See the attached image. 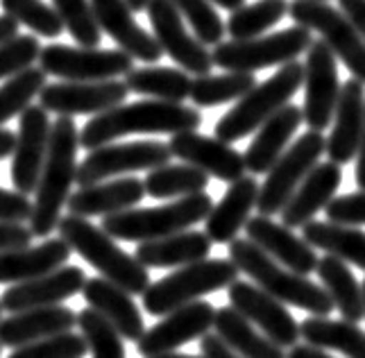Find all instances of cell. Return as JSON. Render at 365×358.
I'll return each mask as SVG.
<instances>
[{"label": "cell", "mask_w": 365, "mask_h": 358, "mask_svg": "<svg viewBox=\"0 0 365 358\" xmlns=\"http://www.w3.org/2000/svg\"><path fill=\"white\" fill-rule=\"evenodd\" d=\"M202 116L193 107L166 100H138L132 105H116L96 116L82 127L80 145L96 150L128 134H180L195 132Z\"/></svg>", "instance_id": "6da1fadb"}, {"label": "cell", "mask_w": 365, "mask_h": 358, "mask_svg": "<svg viewBox=\"0 0 365 358\" xmlns=\"http://www.w3.org/2000/svg\"><path fill=\"white\" fill-rule=\"evenodd\" d=\"M80 132L71 116H59L53 123L48 140V155L41 168L39 186L34 190V209L30 229L34 236H50L61 220V209L71 198V186L78 175Z\"/></svg>", "instance_id": "7a4b0ae2"}, {"label": "cell", "mask_w": 365, "mask_h": 358, "mask_svg": "<svg viewBox=\"0 0 365 358\" xmlns=\"http://www.w3.org/2000/svg\"><path fill=\"white\" fill-rule=\"evenodd\" d=\"M230 259L238 272L247 275L261 290H266L282 304H291L311 315H331L336 309L322 284L311 281L307 275L288 270L247 238H234L230 242Z\"/></svg>", "instance_id": "3957f363"}, {"label": "cell", "mask_w": 365, "mask_h": 358, "mask_svg": "<svg viewBox=\"0 0 365 358\" xmlns=\"http://www.w3.org/2000/svg\"><path fill=\"white\" fill-rule=\"evenodd\" d=\"M59 238L66 240L71 252H78L91 267L100 272V277L109 279L111 284L125 288L130 295H143L150 286V275L143 263L136 257L123 252L103 227H96L89 218L82 215H64L57 225Z\"/></svg>", "instance_id": "277c9868"}, {"label": "cell", "mask_w": 365, "mask_h": 358, "mask_svg": "<svg viewBox=\"0 0 365 358\" xmlns=\"http://www.w3.org/2000/svg\"><path fill=\"white\" fill-rule=\"evenodd\" d=\"M302 84H304V63L297 59L284 63L272 78L257 84L241 100H236V105L216 123V138L234 143L257 132L263 123L291 102Z\"/></svg>", "instance_id": "5b68a950"}, {"label": "cell", "mask_w": 365, "mask_h": 358, "mask_svg": "<svg viewBox=\"0 0 365 358\" xmlns=\"http://www.w3.org/2000/svg\"><path fill=\"white\" fill-rule=\"evenodd\" d=\"M213 209V200L205 193L178 198L166 207L153 209H128L120 213H111L103 218L105 232L111 238L130 240V242H145L166 238L170 234L186 232L188 227L207 220Z\"/></svg>", "instance_id": "8992f818"}, {"label": "cell", "mask_w": 365, "mask_h": 358, "mask_svg": "<svg viewBox=\"0 0 365 358\" xmlns=\"http://www.w3.org/2000/svg\"><path fill=\"white\" fill-rule=\"evenodd\" d=\"M236 279L238 267L232 259H202L188 263L145 288L143 309L150 315L163 317L184 304L197 302L209 292L230 288Z\"/></svg>", "instance_id": "52a82bcc"}, {"label": "cell", "mask_w": 365, "mask_h": 358, "mask_svg": "<svg viewBox=\"0 0 365 358\" xmlns=\"http://www.w3.org/2000/svg\"><path fill=\"white\" fill-rule=\"evenodd\" d=\"M311 30L295 25L277 34L257 36V39L243 41H220L213 46V66L222 71L236 73H255L270 66H284L288 61H295L302 53H307L311 46Z\"/></svg>", "instance_id": "ba28073f"}, {"label": "cell", "mask_w": 365, "mask_h": 358, "mask_svg": "<svg viewBox=\"0 0 365 358\" xmlns=\"http://www.w3.org/2000/svg\"><path fill=\"white\" fill-rule=\"evenodd\" d=\"M288 14L295 25L318 32L336 59H341L347 71L365 84V41L343 11L334 9L327 0H293Z\"/></svg>", "instance_id": "9c48e42d"}, {"label": "cell", "mask_w": 365, "mask_h": 358, "mask_svg": "<svg viewBox=\"0 0 365 358\" xmlns=\"http://www.w3.org/2000/svg\"><path fill=\"white\" fill-rule=\"evenodd\" d=\"M327 148V138L322 132L309 130L302 134L291 148L274 161L272 168L266 173V182L259 186L257 211L259 215H274L282 213L286 202L293 198L297 186L304 182V177L316 168L318 159Z\"/></svg>", "instance_id": "30bf717a"}, {"label": "cell", "mask_w": 365, "mask_h": 358, "mask_svg": "<svg viewBox=\"0 0 365 358\" xmlns=\"http://www.w3.org/2000/svg\"><path fill=\"white\" fill-rule=\"evenodd\" d=\"M39 68L46 75L64 82H103L116 80L134 71V57L125 50H100V48H71L64 44H50L41 48Z\"/></svg>", "instance_id": "8fae6325"}, {"label": "cell", "mask_w": 365, "mask_h": 358, "mask_svg": "<svg viewBox=\"0 0 365 358\" xmlns=\"http://www.w3.org/2000/svg\"><path fill=\"white\" fill-rule=\"evenodd\" d=\"M173 159L168 143L161 140H132V143H107L96 150H89L86 159L78 163L75 184L91 186L105 179L138 173V170H155L159 165H166Z\"/></svg>", "instance_id": "7c38bea8"}, {"label": "cell", "mask_w": 365, "mask_h": 358, "mask_svg": "<svg viewBox=\"0 0 365 358\" xmlns=\"http://www.w3.org/2000/svg\"><path fill=\"white\" fill-rule=\"evenodd\" d=\"M338 96H341V82H338L336 55L322 39L311 41L304 63V107H302V116L309 130H329Z\"/></svg>", "instance_id": "4fadbf2b"}, {"label": "cell", "mask_w": 365, "mask_h": 358, "mask_svg": "<svg viewBox=\"0 0 365 358\" xmlns=\"http://www.w3.org/2000/svg\"><path fill=\"white\" fill-rule=\"evenodd\" d=\"M145 11L163 55L178 61L186 73L195 75V78L197 75H209V71L213 68V57L207 46L186 30L184 16L173 0H150Z\"/></svg>", "instance_id": "5bb4252c"}, {"label": "cell", "mask_w": 365, "mask_h": 358, "mask_svg": "<svg viewBox=\"0 0 365 358\" xmlns=\"http://www.w3.org/2000/svg\"><path fill=\"white\" fill-rule=\"evenodd\" d=\"M132 91L120 80L103 82H55L46 84L39 93V107L55 111L57 116H84L103 113L116 105H123Z\"/></svg>", "instance_id": "9a60e30c"}, {"label": "cell", "mask_w": 365, "mask_h": 358, "mask_svg": "<svg viewBox=\"0 0 365 358\" xmlns=\"http://www.w3.org/2000/svg\"><path fill=\"white\" fill-rule=\"evenodd\" d=\"M230 304L238 313H243L252 324L261 329L272 342H277L284 349H291L299 340V324L288 313L286 304L268 295L257 284L250 281H234L227 288Z\"/></svg>", "instance_id": "2e32d148"}, {"label": "cell", "mask_w": 365, "mask_h": 358, "mask_svg": "<svg viewBox=\"0 0 365 358\" xmlns=\"http://www.w3.org/2000/svg\"><path fill=\"white\" fill-rule=\"evenodd\" d=\"M213 319H216V309L209 302L197 300L184 304L168 315H163L161 322H157L153 329H148L136 340V349L145 358L175 352L182 344L200 340L205 334H209L213 329Z\"/></svg>", "instance_id": "e0dca14e"}, {"label": "cell", "mask_w": 365, "mask_h": 358, "mask_svg": "<svg viewBox=\"0 0 365 358\" xmlns=\"http://www.w3.org/2000/svg\"><path fill=\"white\" fill-rule=\"evenodd\" d=\"M53 123L43 107H28L21 113L16 148L11 155V182L19 193L30 195L39 186L41 168L48 155V140Z\"/></svg>", "instance_id": "ac0fdd59"}, {"label": "cell", "mask_w": 365, "mask_h": 358, "mask_svg": "<svg viewBox=\"0 0 365 358\" xmlns=\"http://www.w3.org/2000/svg\"><path fill=\"white\" fill-rule=\"evenodd\" d=\"M86 284V275L78 265H61L53 272H46L41 277H34L30 281L9 286L0 304L7 313H19L28 309H41V306H57L66 302L68 297L82 292Z\"/></svg>", "instance_id": "d6986e66"}, {"label": "cell", "mask_w": 365, "mask_h": 358, "mask_svg": "<svg viewBox=\"0 0 365 358\" xmlns=\"http://www.w3.org/2000/svg\"><path fill=\"white\" fill-rule=\"evenodd\" d=\"M170 152L182 163H191L195 168L205 170L209 177H216L220 182H236L245 170V157L230 143L220 138L205 136L195 132H180L170 138Z\"/></svg>", "instance_id": "ffe728a7"}, {"label": "cell", "mask_w": 365, "mask_h": 358, "mask_svg": "<svg viewBox=\"0 0 365 358\" xmlns=\"http://www.w3.org/2000/svg\"><path fill=\"white\" fill-rule=\"evenodd\" d=\"M247 240L259 245L274 261L299 275H311L318 267V254L304 238H297L291 227L274 223L268 215H255L245 223Z\"/></svg>", "instance_id": "44dd1931"}, {"label": "cell", "mask_w": 365, "mask_h": 358, "mask_svg": "<svg viewBox=\"0 0 365 358\" xmlns=\"http://www.w3.org/2000/svg\"><path fill=\"white\" fill-rule=\"evenodd\" d=\"M91 7L103 34L111 36L130 57L145 63H155L163 57V50L157 44L155 34H148L136 23L128 0H91Z\"/></svg>", "instance_id": "7402d4cb"}, {"label": "cell", "mask_w": 365, "mask_h": 358, "mask_svg": "<svg viewBox=\"0 0 365 358\" xmlns=\"http://www.w3.org/2000/svg\"><path fill=\"white\" fill-rule=\"evenodd\" d=\"M365 125V84L356 78L347 80L345 86H341L338 105L334 111L331 132L327 138L324 152L329 155V161L345 165L359 155L361 136Z\"/></svg>", "instance_id": "603a6c76"}, {"label": "cell", "mask_w": 365, "mask_h": 358, "mask_svg": "<svg viewBox=\"0 0 365 358\" xmlns=\"http://www.w3.org/2000/svg\"><path fill=\"white\" fill-rule=\"evenodd\" d=\"M75 324H78V315L61 304L19 311L0 319V344L16 349L50 336L66 334L73 331Z\"/></svg>", "instance_id": "cb8c5ba5"}, {"label": "cell", "mask_w": 365, "mask_h": 358, "mask_svg": "<svg viewBox=\"0 0 365 358\" xmlns=\"http://www.w3.org/2000/svg\"><path fill=\"white\" fill-rule=\"evenodd\" d=\"M341 182H343L341 165L334 161L318 163L304 177V182L297 186L293 198L282 209V225L295 229L311 223L313 215L327 209V204L336 198V190L341 186Z\"/></svg>", "instance_id": "d4e9b609"}, {"label": "cell", "mask_w": 365, "mask_h": 358, "mask_svg": "<svg viewBox=\"0 0 365 358\" xmlns=\"http://www.w3.org/2000/svg\"><path fill=\"white\" fill-rule=\"evenodd\" d=\"M82 295L86 304L103 315L125 340L136 342L145 334L143 315L125 288L111 284L105 277H96V279H86Z\"/></svg>", "instance_id": "484cf974"}, {"label": "cell", "mask_w": 365, "mask_h": 358, "mask_svg": "<svg viewBox=\"0 0 365 358\" xmlns=\"http://www.w3.org/2000/svg\"><path fill=\"white\" fill-rule=\"evenodd\" d=\"M145 198V184L136 177L111 179L91 186H80V190L68 198L66 207L73 215L93 218V215H111L136 207Z\"/></svg>", "instance_id": "4316f807"}, {"label": "cell", "mask_w": 365, "mask_h": 358, "mask_svg": "<svg viewBox=\"0 0 365 358\" xmlns=\"http://www.w3.org/2000/svg\"><path fill=\"white\" fill-rule=\"evenodd\" d=\"M259 198V184L255 177L243 175L241 179L230 184L227 193L211 209V213L205 220V234L211 238V242H232L241 229H245V223L250 220L252 209L257 207Z\"/></svg>", "instance_id": "83f0119b"}, {"label": "cell", "mask_w": 365, "mask_h": 358, "mask_svg": "<svg viewBox=\"0 0 365 358\" xmlns=\"http://www.w3.org/2000/svg\"><path fill=\"white\" fill-rule=\"evenodd\" d=\"M302 123H304L302 107H295V105H286L277 111L272 118H268L257 130L255 140H252L247 152L243 155L245 170L252 175L268 173L274 165V161L286 152L288 143H291L293 134L299 130Z\"/></svg>", "instance_id": "f1b7e54d"}, {"label": "cell", "mask_w": 365, "mask_h": 358, "mask_svg": "<svg viewBox=\"0 0 365 358\" xmlns=\"http://www.w3.org/2000/svg\"><path fill=\"white\" fill-rule=\"evenodd\" d=\"M71 247L64 238H48L41 245L0 252V284H21L66 265Z\"/></svg>", "instance_id": "f546056e"}, {"label": "cell", "mask_w": 365, "mask_h": 358, "mask_svg": "<svg viewBox=\"0 0 365 358\" xmlns=\"http://www.w3.org/2000/svg\"><path fill=\"white\" fill-rule=\"evenodd\" d=\"M211 238L202 232H178L166 238L145 240L136 247L134 257L138 263L150 267H182L188 263L202 261L211 252Z\"/></svg>", "instance_id": "4dcf8cb0"}, {"label": "cell", "mask_w": 365, "mask_h": 358, "mask_svg": "<svg viewBox=\"0 0 365 358\" xmlns=\"http://www.w3.org/2000/svg\"><path fill=\"white\" fill-rule=\"evenodd\" d=\"M299 338L324 352H341L347 358H365V331L347 319L311 315L299 322Z\"/></svg>", "instance_id": "1f68e13d"}, {"label": "cell", "mask_w": 365, "mask_h": 358, "mask_svg": "<svg viewBox=\"0 0 365 358\" xmlns=\"http://www.w3.org/2000/svg\"><path fill=\"white\" fill-rule=\"evenodd\" d=\"M213 329L227 342V347L245 358H286L284 347L272 342L266 334H259L257 327L243 313H238L232 304L216 311Z\"/></svg>", "instance_id": "d6a6232c"}, {"label": "cell", "mask_w": 365, "mask_h": 358, "mask_svg": "<svg viewBox=\"0 0 365 358\" xmlns=\"http://www.w3.org/2000/svg\"><path fill=\"white\" fill-rule=\"evenodd\" d=\"M302 238H304L313 250H324L331 257L351 263L365 270V232L354 225L341 223H318L311 220L302 227Z\"/></svg>", "instance_id": "836d02e7"}, {"label": "cell", "mask_w": 365, "mask_h": 358, "mask_svg": "<svg viewBox=\"0 0 365 358\" xmlns=\"http://www.w3.org/2000/svg\"><path fill=\"white\" fill-rule=\"evenodd\" d=\"M316 272L322 281V288L329 292L334 306L341 311L343 319L359 324L365 317V304H363V288L356 281L354 272L349 270L347 263L327 254L318 261Z\"/></svg>", "instance_id": "e575fe53"}, {"label": "cell", "mask_w": 365, "mask_h": 358, "mask_svg": "<svg viewBox=\"0 0 365 358\" xmlns=\"http://www.w3.org/2000/svg\"><path fill=\"white\" fill-rule=\"evenodd\" d=\"M125 84L132 93H141L153 100H166V102H184L191 98V73L184 68H170V66H145L134 68L125 75Z\"/></svg>", "instance_id": "d590c367"}, {"label": "cell", "mask_w": 365, "mask_h": 358, "mask_svg": "<svg viewBox=\"0 0 365 358\" xmlns=\"http://www.w3.org/2000/svg\"><path fill=\"white\" fill-rule=\"evenodd\" d=\"M145 193L157 200H178L202 193L209 186V175L191 163H166L150 170L143 179Z\"/></svg>", "instance_id": "8d00e7d4"}, {"label": "cell", "mask_w": 365, "mask_h": 358, "mask_svg": "<svg viewBox=\"0 0 365 358\" xmlns=\"http://www.w3.org/2000/svg\"><path fill=\"white\" fill-rule=\"evenodd\" d=\"M255 86V73L227 71L225 75H197L191 84V100L195 102V107H218L225 102L241 100Z\"/></svg>", "instance_id": "74e56055"}, {"label": "cell", "mask_w": 365, "mask_h": 358, "mask_svg": "<svg viewBox=\"0 0 365 358\" xmlns=\"http://www.w3.org/2000/svg\"><path fill=\"white\" fill-rule=\"evenodd\" d=\"M288 14V3L286 0H259L255 5H243L227 21V34L232 39L243 41V39H257L266 30L274 28L284 16Z\"/></svg>", "instance_id": "f35d334b"}, {"label": "cell", "mask_w": 365, "mask_h": 358, "mask_svg": "<svg viewBox=\"0 0 365 358\" xmlns=\"http://www.w3.org/2000/svg\"><path fill=\"white\" fill-rule=\"evenodd\" d=\"M46 73L41 68H25L14 78H9L0 86V125H5L14 116L30 107V102L43 91Z\"/></svg>", "instance_id": "ab89813d"}, {"label": "cell", "mask_w": 365, "mask_h": 358, "mask_svg": "<svg viewBox=\"0 0 365 358\" xmlns=\"http://www.w3.org/2000/svg\"><path fill=\"white\" fill-rule=\"evenodd\" d=\"M53 7L59 14L64 30L82 48H98L103 41V30L96 21L91 0H53Z\"/></svg>", "instance_id": "60d3db41"}, {"label": "cell", "mask_w": 365, "mask_h": 358, "mask_svg": "<svg viewBox=\"0 0 365 358\" xmlns=\"http://www.w3.org/2000/svg\"><path fill=\"white\" fill-rule=\"evenodd\" d=\"M0 7L7 16L23 23L34 34L46 36V39H55L64 32V23H61L55 7L46 5L43 0H0Z\"/></svg>", "instance_id": "b9f144b4"}, {"label": "cell", "mask_w": 365, "mask_h": 358, "mask_svg": "<svg viewBox=\"0 0 365 358\" xmlns=\"http://www.w3.org/2000/svg\"><path fill=\"white\" fill-rule=\"evenodd\" d=\"M78 327L93 358H125L123 336L91 306L78 313Z\"/></svg>", "instance_id": "7bdbcfd3"}, {"label": "cell", "mask_w": 365, "mask_h": 358, "mask_svg": "<svg viewBox=\"0 0 365 358\" xmlns=\"http://www.w3.org/2000/svg\"><path fill=\"white\" fill-rule=\"evenodd\" d=\"M173 3L193 28L197 41H202L205 46H218L222 41L227 28L218 16L216 7L211 5V0H173Z\"/></svg>", "instance_id": "ee69618b"}, {"label": "cell", "mask_w": 365, "mask_h": 358, "mask_svg": "<svg viewBox=\"0 0 365 358\" xmlns=\"http://www.w3.org/2000/svg\"><path fill=\"white\" fill-rule=\"evenodd\" d=\"M86 354H89V344L84 336H75L73 331H66V334L16 347L14 354H9L7 358H84Z\"/></svg>", "instance_id": "f6af8a7d"}, {"label": "cell", "mask_w": 365, "mask_h": 358, "mask_svg": "<svg viewBox=\"0 0 365 358\" xmlns=\"http://www.w3.org/2000/svg\"><path fill=\"white\" fill-rule=\"evenodd\" d=\"M41 46L34 34H16L14 39L0 44V80H9L21 71L30 68L39 59Z\"/></svg>", "instance_id": "bcb514c9"}, {"label": "cell", "mask_w": 365, "mask_h": 358, "mask_svg": "<svg viewBox=\"0 0 365 358\" xmlns=\"http://www.w3.org/2000/svg\"><path fill=\"white\" fill-rule=\"evenodd\" d=\"M327 218L331 223H341V225H365V190L359 193H349L334 198L327 204Z\"/></svg>", "instance_id": "7dc6e473"}, {"label": "cell", "mask_w": 365, "mask_h": 358, "mask_svg": "<svg viewBox=\"0 0 365 358\" xmlns=\"http://www.w3.org/2000/svg\"><path fill=\"white\" fill-rule=\"evenodd\" d=\"M32 209L34 202H30V198L25 193L0 188V220L25 223L32 218Z\"/></svg>", "instance_id": "c3c4849f"}, {"label": "cell", "mask_w": 365, "mask_h": 358, "mask_svg": "<svg viewBox=\"0 0 365 358\" xmlns=\"http://www.w3.org/2000/svg\"><path fill=\"white\" fill-rule=\"evenodd\" d=\"M32 238H34L32 229L25 227L23 223L0 220V252L30 247L32 245Z\"/></svg>", "instance_id": "681fc988"}, {"label": "cell", "mask_w": 365, "mask_h": 358, "mask_svg": "<svg viewBox=\"0 0 365 358\" xmlns=\"http://www.w3.org/2000/svg\"><path fill=\"white\" fill-rule=\"evenodd\" d=\"M200 356L202 358H245L241 354H236L232 347H227V342L218 334H211V331L200 338Z\"/></svg>", "instance_id": "f907efd6"}, {"label": "cell", "mask_w": 365, "mask_h": 358, "mask_svg": "<svg viewBox=\"0 0 365 358\" xmlns=\"http://www.w3.org/2000/svg\"><path fill=\"white\" fill-rule=\"evenodd\" d=\"M338 7H341V11L351 21V25L365 41V0H338Z\"/></svg>", "instance_id": "816d5d0a"}, {"label": "cell", "mask_w": 365, "mask_h": 358, "mask_svg": "<svg viewBox=\"0 0 365 358\" xmlns=\"http://www.w3.org/2000/svg\"><path fill=\"white\" fill-rule=\"evenodd\" d=\"M286 358H334V356L327 354L324 349L311 347V344H293Z\"/></svg>", "instance_id": "f5cc1de1"}, {"label": "cell", "mask_w": 365, "mask_h": 358, "mask_svg": "<svg viewBox=\"0 0 365 358\" xmlns=\"http://www.w3.org/2000/svg\"><path fill=\"white\" fill-rule=\"evenodd\" d=\"M14 148H16V134L0 127V161L14 155Z\"/></svg>", "instance_id": "db71d44e"}, {"label": "cell", "mask_w": 365, "mask_h": 358, "mask_svg": "<svg viewBox=\"0 0 365 358\" xmlns=\"http://www.w3.org/2000/svg\"><path fill=\"white\" fill-rule=\"evenodd\" d=\"M19 34V21H14L11 16H0V44H5L9 39H14Z\"/></svg>", "instance_id": "11a10c76"}, {"label": "cell", "mask_w": 365, "mask_h": 358, "mask_svg": "<svg viewBox=\"0 0 365 358\" xmlns=\"http://www.w3.org/2000/svg\"><path fill=\"white\" fill-rule=\"evenodd\" d=\"M356 184L361 190H365V125H363V136L356 155Z\"/></svg>", "instance_id": "9f6ffc18"}, {"label": "cell", "mask_w": 365, "mask_h": 358, "mask_svg": "<svg viewBox=\"0 0 365 358\" xmlns=\"http://www.w3.org/2000/svg\"><path fill=\"white\" fill-rule=\"evenodd\" d=\"M211 3L220 5L222 9H227V11H236L238 7L245 5V0H211Z\"/></svg>", "instance_id": "6f0895ef"}, {"label": "cell", "mask_w": 365, "mask_h": 358, "mask_svg": "<svg viewBox=\"0 0 365 358\" xmlns=\"http://www.w3.org/2000/svg\"><path fill=\"white\" fill-rule=\"evenodd\" d=\"M128 5L132 11H145L148 5H150V0H128Z\"/></svg>", "instance_id": "680465c9"}, {"label": "cell", "mask_w": 365, "mask_h": 358, "mask_svg": "<svg viewBox=\"0 0 365 358\" xmlns=\"http://www.w3.org/2000/svg\"><path fill=\"white\" fill-rule=\"evenodd\" d=\"M148 358H202V356H193V354H175V352H166V354H157V356H148Z\"/></svg>", "instance_id": "91938a15"}, {"label": "cell", "mask_w": 365, "mask_h": 358, "mask_svg": "<svg viewBox=\"0 0 365 358\" xmlns=\"http://www.w3.org/2000/svg\"><path fill=\"white\" fill-rule=\"evenodd\" d=\"M361 288H363V304H365V281H363V286H361Z\"/></svg>", "instance_id": "94428289"}, {"label": "cell", "mask_w": 365, "mask_h": 358, "mask_svg": "<svg viewBox=\"0 0 365 358\" xmlns=\"http://www.w3.org/2000/svg\"><path fill=\"white\" fill-rule=\"evenodd\" d=\"M0 317H3V304H0Z\"/></svg>", "instance_id": "6125c7cd"}, {"label": "cell", "mask_w": 365, "mask_h": 358, "mask_svg": "<svg viewBox=\"0 0 365 358\" xmlns=\"http://www.w3.org/2000/svg\"><path fill=\"white\" fill-rule=\"evenodd\" d=\"M0 356H3V344H0Z\"/></svg>", "instance_id": "be15d7a7"}]
</instances>
